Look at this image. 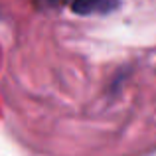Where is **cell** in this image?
<instances>
[{
  "label": "cell",
  "mask_w": 156,
  "mask_h": 156,
  "mask_svg": "<svg viewBox=\"0 0 156 156\" xmlns=\"http://www.w3.org/2000/svg\"><path fill=\"white\" fill-rule=\"evenodd\" d=\"M119 8V0H73L71 10L79 16L109 14Z\"/></svg>",
  "instance_id": "1"
},
{
  "label": "cell",
  "mask_w": 156,
  "mask_h": 156,
  "mask_svg": "<svg viewBox=\"0 0 156 156\" xmlns=\"http://www.w3.org/2000/svg\"><path fill=\"white\" fill-rule=\"evenodd\" d=\"M48 2H51V4H59L61 0H48Z\"/></svg>",
  "instance_id": "2"
}]
</instances>
